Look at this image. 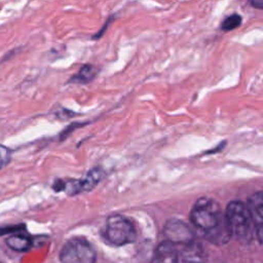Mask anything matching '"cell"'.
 <instances>
[{
  "label": "cell",
  "instance_id": "12",
  "mask_svg": "<svg viewBox=\"0 0 263 263\" xmlns=\"http://www.w3.org/2000/svg\"><path fill=\"white\" fill-rule=\"evenodd\" d=\"M241 22H242L241 15H239L237 13H233V14L227 16L226 18H224V21L220 25V29L224 32L232 31V30L238 28L241 25Z\"/></svg>",
  "mask_w": 263,
  "mask_h": 263
},
{
  "label": "cell",
  "instance_id": "8",
  "mask_svg": "<svg viewBox=\"0 0 263 263\" xmlns=\"http://www.w3.org/2000/svg\"><path fill=\"white\" fill-rule=\"evenodd\" d=\"M179 252L176 246L167 240L160 242L153 254L151 263H179Z\"/></svg>",
  "mask_w": 263,
  "mask_h": 263
},
{
  "label": "cell",
  "instance_id": "1",
  "mask_svg": "<svg viewBox=\"0 0 263 263\" xmlns=\"http://www.w3.org/2000/svg\"><path fill=\"white\" fill-rule=\"evenodd\" d=\"M225 221L231 237L241 243H249L255 235V227L248 206L241 201H231L226 208Z\"/></svg>",
  "mask_w": 263,
  "mask_h": 263
},
{
  "label": "cell",
  "instance_id": "4",
  "mask_svg": "<svg viewBox=\"0 0 263 263\" xmlns=\"http://www.w3.org/2000/svg\"><path fill=\"white\" fill-rule=\"evenodd\" d=\"M62 263H96L97 253L92 246L84 238H71L61 250Z\"/></svg>",
  "mask_w": 263,
  "mask_h": 263
},
{
  "label": "cell",
  "instance_id": "5",
  "mask_svg": "<svg viewBox=\"0 0 263 263\" xmlns=\"http://www.w3.org/2000/svg\"><path fill=\"white\" fill-rule=\"evenodd\" d=\"M163 234L166 240L174 245H186L194 240V233L183 221L178 219L168 220L163 227Z\"/></svg>",
  "mask_w": 263,
  "mask_h": 263
},
{
  "label": "cell",
  "instance_id": "11",
  "mask_svg": "<svg viewBox=\"0 0 263 263\" xmlns=\"http://www.w3.org/2000/svg\"><path fill=\"white\" fill-rule=\"evenodd\" d=\"M103 175V171L100 167H96L92 168L91 171L88 172V174L86 175V177L79 181L80 184V189L81 190H91L101 180Z\"/></svg>",
  "mask_w": 263,
  "mask_h": 263
},
{
  "label": "cell",
  "instance_id": "13",
  "mask_svg": "<svg viewBox=\"0 0 263 263\" xmlns=\"http://www.w3.org/2000/svg\"><path fill=\"white\" fill-rule=\"evenodd\" d=\"M11 159V150L4 146L0 145V170L3 168Z\"/></svg>",
  "mask_w": 263,
  "mask_h": 263
},
{
  "label": "cell",
  "instance_id": "2",
  "mask_svg": "<svg viewBox=\"0 0 263 263\" xmlns=\"http://www.w3.org/2000/svg\"><path fill=\"white\" fill-rule=\"evenodd\" d=\"M190 219L197 228L205 233L221 224L225 218L216 200L210 197H200L191 210Z\"/></svg>",
  "mask_w": 263,
  "mask_h": 263
},
{
  "label": "cell",
  "instance_id": "15",
  "mask_svg": "<svg viewBox=\"0 0 263 263\" xmlns=\"http://www.w3.org/2000/svg\"><path fill=\"white\" fill-rule=\"evenodd\" d=\"M251 6L257 8V9H262L263 8V0H248Z\"/></svg>",
  "mask_w": 263,
  "mask_h": 263
},
{
  "label": "cell",
  "instance_id": "6",
  "mask_svg": "<svg viewBox=\"0 0 263 263\" xmlns=\"http://www.w3.org/2000/svg\"><path fill=\"white\" fill-rule=\"evenodd\" d=\"M253 223L255 227V235L257 236L259 242H262L263 237V196L262 192L259 191L253 194L247 204Z\"/></svg>",
  "mask_w": 263,
  "mask_h": 263
},
{
  "label": "cell",
  "instance_id": "9",
  "mask_svg": "<svg viewBox=\"0 0 263 263\" xmlns=\"http://www.w3.org/2000/svg\"><path fill=\"white\" fill-rule=\"evenodd\" d=\"M5 242L10 249L17 251V252L27 251L31 247V243H32L31 238L28 235L21 233V232H16L14 234L9 235L6 238Z\"/></svg>",
  "mask_w": 263,
  "mask_h": 263
},
{
  "label": "cell",
  "instance_id": "14",
  "mask_svg": "<svg viewBox=\"0 0 263 263\" xmlns=\"http://www.w3.org/2000/svg\"><path fill=\"white\" fill-rule=\"evenodd\" d=\"M82 125H84V123H78V122H74V123H72V124H70L68 127H66L62 133H61V140H64L65 138H67L69 135H70V133L71 132H73L74 129H75V127L76 126H82Z\"/></svg>",
  "mask_w": 263,
  "mask_h": 263
},
{
  "label": "cell",
  "instance_id": "7",
  "mask_svg": "<svg viewBox=\"0 0 263 263\" xmlns=\"http://www.w3.org/2000/svg\"><path fill=\"white\" fill-rule=\"evenodd\" d=\"M182 248L178 250L179 261L182 263H205L206 262V252L201 243L192 240L189 243L181 246Z\"/></svg>",
  "mask_w": 263,
  "mask_h": 263
},
{
  "label": "cell",
  "instance_id": "3",
  "mask_svg": "<svg viewBox=\"0 0 263 263\" xmlns=\"http://www.w3.org/2000/svg\"><path fill=\"white\" fill-rule=\"evenodd\" d=\"M105 235L110 243L119 247L134 242L137 232L130 220L122 215L114 214L107 219Z\"/></svg>",
  "mask_w": 263,
  "mask_h": 263
},
{
  "label": "cell",
  "instance_id": "10",
  "mask_svg": "<svg viewBox=\"0 0 263 263\" xmlns=\"http://www.w3.org/2000/svg\"><path fill=\"white\" fill-rule=\"evenodd\" d=\"M98 69L90 65V64H85L83 65L80 70L78 71L77 74L71 77L69 82H74V83H80V84H86L93 80V78L98 74Z\"/></svg>",
  "mask_w": 263,
  "mask_h": 263
}]
</instances>
